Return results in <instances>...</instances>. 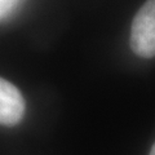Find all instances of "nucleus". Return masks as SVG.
Here are the masks:
<instances>
[{
	"label": "nucleus",
	"instance_id": "20e7f679",
	"mask_svg": "<svg viewBox=\"0 0 155 155\" xmlns=\"http://www.w3.org/2000/svg\"><path fill=\"white\" fill-rule=\"evenodd\" d=\"M149 155H155V142H154V145H153L151 150H150V154H149Z\"/></svg>",
	"mask_w": 155,
	"mask_h": 155
},
{
	"label": "nucleus",
	"instance_id": "7ed1b4c3",
	"mask_svg": "<svg viewBox=\"0 0 155 155\" xmlns=\"http://www.w3.org/2000/svg\"><path fill=\"white\" fill-rule=\"evenodd\" d=\"M18 3L19 0H0V19L7 17L17 7Z\"/></svg>",
	"mask_w": 155,
	"mask_h": 155
},
{
	"label": "nucleus",
	"instance_id": "f257e3e1",
	"mask_svg": "<svg viewBox=\"0 0 155 155\" xmlns=\"http://www.w3.org/2000/svg\"><path fill=\"white\" fill-rule=\"evenodd\" d=\"M129 45L138 57H155V0H146L136 13L130 26Z\"/></svg>",
	"mask_w": 155,
	"mask_h": 155
},
{
	"label": "nucleus",
	"instance_id": "f03ea898",
	"mask_svg": "<svg viewBox=\"0 0 155 155\" xmlns=\"http://www.w3.org/2000/svg\"><path fill=\"white\" fill-rule=\"evenodd\" d=\"M25 115V100L16 85L0 78V124L13 127Z\"/></svg>",
	"mask_w": 155,
	"mask_h": 155
}]
</instances>
